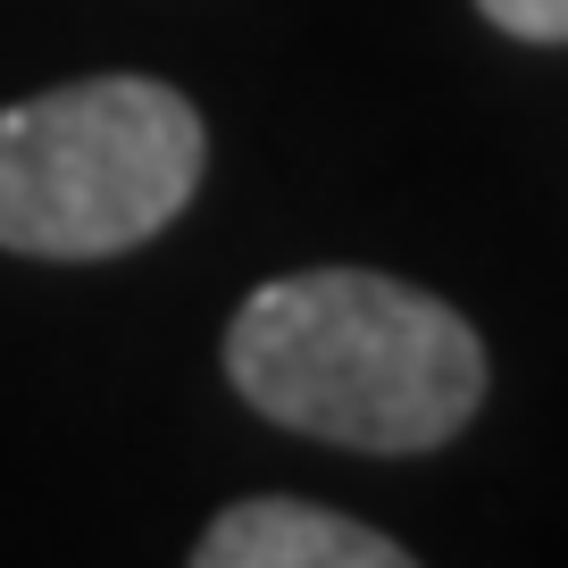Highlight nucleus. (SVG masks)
<instances>
[{"instance_id":"7ed1b4c3","label":"nucleus","mask_w":568,"mask_h":568,"mask_svg":"<svg viewBox=\"0 0 568 568\" xmlns=\"http://www.w3.org/2000/svg\"><path fill=\"white\" fill-rule=\"evenodd\" d=\"M193 560L201 568H409V551L393 535L343 518V510H318V501H293V494H260V501L217 510L210 535L193 544Z\"/></svg>"},{"instance_id":"f03ea898","label":"nucleus","mask_w":568,"mask_h":568,"mask_svg":"<svg viewBox=\"0 0 568 568\" xmlns=\"http://www.w3.org/2000/svg\"><path fill=\"white\" fill-rule=\"evenodd\" d=\"M201 109L160 75H84L0 109V251L118 260L201 193Z\"/></svg>"},{"instance_id":"f257e3e1","label":"nucleus","mask_w":568,"mask_h":568,"mask_svg":"<svg viewBox=\"0 0 568 568\" xmlns=\"http://www.w3.org/2000/svg\"><path fill=\"white\" fill-rule=\"evenodd\" d=\"M226 376L260 418L343 452H435L485 402V343L452 302L376 267H302L226 326Z\"/></svg>"},{"instance_id":"20e7f679","label":"nucleus","mask_w":568,"mask_h":568,"mask_svg":"<svg viewBox=\"0 0 568 568\" xmlns=\"http://www.w3.org/2000/svg\"><path fill=\"white\" fill-rule=\"evenodd\" d=\"M477 9L518 42H568V0H477Z\"/></svg>"}]
</instances>
